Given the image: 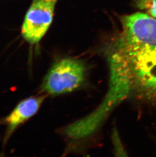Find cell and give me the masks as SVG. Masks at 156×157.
<instances>
[{
	"mask_svg": "<svg viewBox=\"0 0 156 157\" xmlns=\"http://www.w3.org/2000/svg\"><path fill=\"white\" fill-rule=\"evenodd\" d=\"M108 53L112 68L110 96L131 92L156 102V46Z\"/></svg>",
	"mask_w": 156,
	"mask_h": 157,
	"instance_id": "6da1fadb",
	"label": "cell"
},
{
	"mask_svg": "<svg viewBox=\"0 0 156 157\" xmlns=\"http://www.w3.org/2000/svg\"><path fill=\"white\" fill-rule=\"evenodd\" d=\"M85 74V67L82 61L63 59L50 69L44 79L42 89L51 95L72 92L82 85Z\"/></svg>",
	"mask_w": 156,
	"mask_h": 157,
	"instance_id": "7a4b0ae2",
	"label": "cell"
},
{
	"mask_svg": "<svg viewBox=\"0 0 156 157\" xmlns=\"http://www.w3.org/2000/svg\"><path fill=\"white\" fill-rule=\"evenodd\" d=\"M56 0H33L25 15L21 29L28 42L38 43L46 34L53 20Z\"/></svg>",
	"mask_w": 156,
	"mask_h": 157,
	"instance_id": "3957f363",
	"label": "cell"
},
{
	"mask_svg": "<svg viewBox=\"0 0 156 157\" xmlns=\"http://www.w3.org/2000/svg\"><path fill=\"white\" fill-rule=\"evenodd\" d=\"M44 99V96L32 97L19 103L5 120L9 135L20 124L34 116Z\"/></svg>",
	"mask_w": 156,
	"mask_h": 157,
	"instance_id": "277c9868",
	"label": "cell"
},
{
	"mask_svg": "<svg viewBox=\"0 0 156 157\" xmlns=\"http://www.w3.org/2000/svg\"><path fill=\"white\" fill-rule=\"evenodd\" d=\"M136 5L139 9L156 19V0H137Z\"/></svg>",
	"mask_w": 156,
	"mask_h": 157,
	"instance_id": "5b68a950",
	"label": "cell"
},
{
	"mask_svg": "<svg viewBox=\"0 0 156 157\" xmlns=\"http://www.w3.org/2000/svg\"><path fill=\"white\" fill-rule=\"evenodd\" d=\"M56 1H58V0H56Z\"/></svg>",
	"mask_w": 156,
	"mask_h": 157,
	"instance_id": "8992f818",
	"label": "cell"
}]
</instances>
